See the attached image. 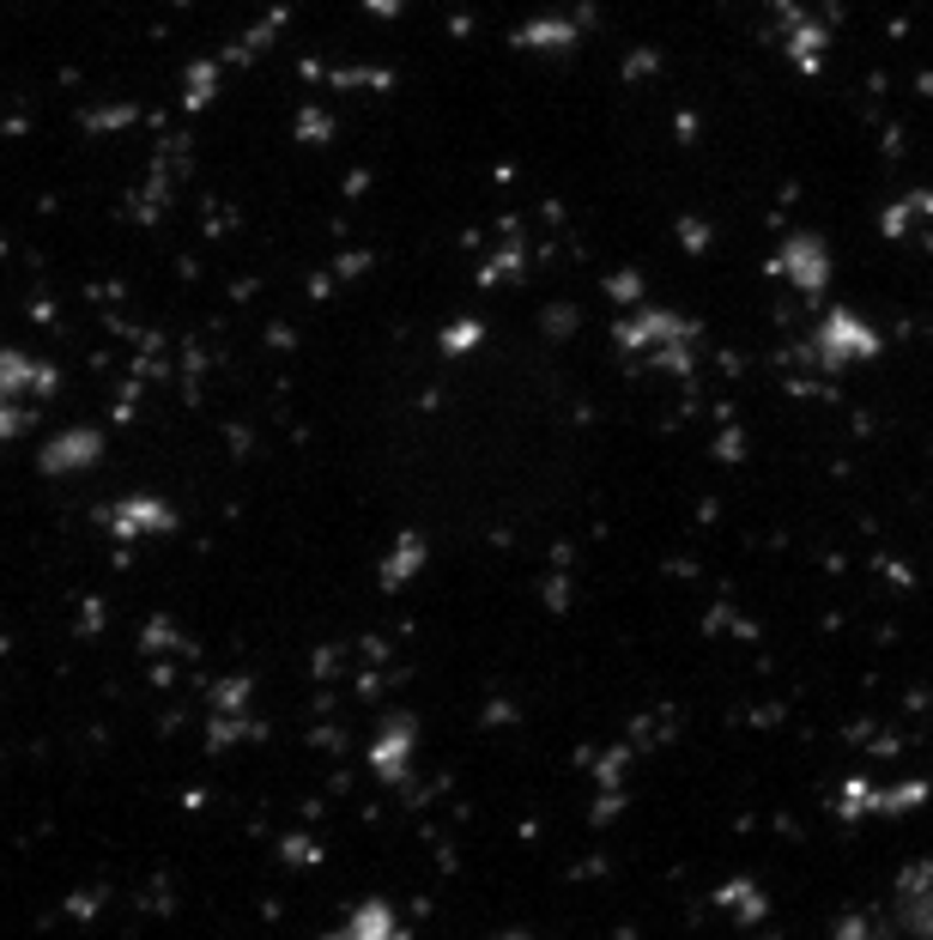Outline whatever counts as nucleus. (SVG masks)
I'll return each mask as SVG.
<instances>
[{
    "instance_id": "1",
    "label": "nucleus",
    "mask_w": 933,
    "mask_h": 940,
    "mask_svg": "<svg viewBox=\"0 0 933 940\" xmlns=\"http://www.w3.org/2000/svg\"><path fill=\"white\" fill-rule=\"evenodd\" d=\"M327 940H406V928H400V916L388 910V904H364V910Z\"/></svg>"
},
{
    "instance_id": "2",
    "label": "nucleus",
    "mask_w": 933,
    "mask_h": 940,
    "mask_svg": "<svg viewBox=\"0 0 933 940\" xmlns=\"http://www.w3.org/2000/svg\"><path fill=\"white\" fill-rule=\"evenodd\" d=\"M715 904H727V910L739 916V928H758L763 916H770V904H763V892L751 886V879H727V886L715 892Z\"/></svg>"
},
{
    "instance_id": "3",
    "label": "nucleus",
    "mask_w": 933,
    "mask_h": 940,
    "mask_svg": "<svg viewBox=\"0 0 933 940\" xmlns=\"http://www.w3.org/2000/svg\"><path fill=\"white\" fill-rule=\"evenodd\" d=\"M897 928H909L915 940H933V892H921V898H903V904H897Z\"/></svg>"
},
{
    "instance_id": "4",
    "label": "nucleus",
    "mask_w": 933,
    "mask_h": 940,
    "mask_svg": "<svg viewBox=\"0 0 933 940\" xmlns=\"http://www.w3.org/2000/svg\"><path fill=\"white\" fill-rule=\"evenodd\" d=\"M897 892H903V898H921V892H933V862H909V867H903V886H897Z\"/></svg>"
},
{
    "instance_id": "5",
    "label": "nucleus",
    "mask_w": 933,
    "mask_h": 940,
    "mask_svg": "<svg viewBox=\"0 0 933 940\" xmlns=\"http://www.w3.org/2000/svg\"><path fill=\"white\" fill-rule=\"evenodd\" d=\"M279 855H285L291 867H310V862H322V843H315V838H285V850H279Z\"/></svg>"
},
{
    "instance_id": "6",
    "label": "nucleus",
    "mask_w": 933,
    "mask_h": 940,
    "mask_svg": "<svg viewBox=\"0 0 933 940\" xmlns=\"http://www.w3.org/2000/svg\"><path fill=\"white\" fill-rule=\"evenodd\" d=\"M836 940H879V928L867 916H836Z\"/></svg>"
},
{
    "instance_id": "7",
    "label": "nucleus",
    "mask_w": 933,
    "mask_h": 940,
    "mask_svg": "<svg viewBox=\"0 0 933 940\" xmlns=\"http://www.w3.org/2000/svg\"><path fill=\"white\" fill-rule=\"evenodd\" d=\"M97 898H104V892H85V898H67V916H73V922H91V916H97Z\"/></svg>"
},
{
    "instance_id": "8",
    "label": "nucleus",
    "mask_w": 933,
    "mask_h": 940,
    "mask_svg": "<svg viewBox=\"0 0 933 940\" xmlns=\"http://www.w3.org/2000/svg\"><path fill=\"white\" fill-rule=\"evenodd\" d=\"M491 940H533L528 928H509V934H491Z\"/></svg>"
},
{
    "instance_id": "9",
    "label": "nucleus",
    "mask_w": 933,
    "mask_h": 940,
    "mask_svg": "<svg viewBox=\"0 0 933 940\" xmlns=\"http://www.w3.org/2000/svg\"><path fill=\"white\" fill-rule=\"evenodd\" d=\"M758 940H770V934H758Z\"/></svg>"
}]
</instances>
